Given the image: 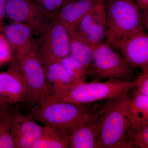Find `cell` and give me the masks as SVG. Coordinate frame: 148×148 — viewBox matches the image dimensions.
Segmentation results:
<instances>
[{
  "label": "cell",
  "mask_w": 148,
  "mask_h": 148,
  "mask_svg": "<svg viewBox=\"0 0 148 148\" xmlns=\"http://www.w3.org/2000/svg\"><path fill=\"white\" fill-rule=\"evenodd\" d=\"M129 93L106 100L96 121L97 148H113L122 140L130 125Z\"/></svg>",
  "instance_id": "1"
},
{
  "label": "cell",
  "mask_w": 148,
  "mask_h": 148,
  "mask_svg": "<svg viewBox=\"0 0 148 148\" xmlns=\"http://www.w3.org/2000/svg\"><path fill=\"white\" fill-rule=\"evenodd\" d=\"M87 105L61 102L48 98L32 107L28 115L44 125L53 126L70 135L73 127L92 114Z\"/></svg>",
  "instance_id": "2"
},
{
  "label": "cell",
  "mask_w": 148,
  "mask_h": 148,
  "mask_svg": "<svg viewBox=\"0 0 148 148\" xmlns=\"http://www.w3.org/2000/svg\"><path fill=\"white\" fill-rule=\"evenodd\" d=\"M103 4L107 19L106 40L110 44L145 27L141 10L135 0H107Z\"/></svg>",
  "instance_id": "3"
},
{
  "label": "cell",
  "mask_w": 148,
  "mask_h": 148,
  "mask_svg": "<svg viewBox=\"0 0 148 148\" xmlns=\"http://www.w3.org/2000/svg\"><path fill=\"white\" fill-rule=\"evenodd\" d=\"M137 86L136 78L132 81L108 80L75 85L64 92L51 96L55 101L88 104L103 100L121 97Z\"/></svg>",
  "instance_id": "4"
},
{
  "label": "cell",
  "mask_w": 148,
  "mask_h": 148,
  "mask_svg": "<svg viewBox=\"0 0 148 148\" xmlns=\"http://www.w3.org/2000/svg\"><path fill=\"white\" fill-rule=\"evenodd\" d=\"M135 70L118 51L106 41L93 50L89 76L92 82L103 80L132 81L137 77Z\"/></svg>",
  "instance_id": "5"
},
{
  "label": "cell",
  "mask_w": 148,
  "mask_h": 148,
  "mask_svg": "<svg viewBox=\"0 0 148 148\" xmlns=\"http://www.w3.org/2000/svg\"><path fill=\"white\" fill-rule=\"evenodd\" d=\"M34 51L44 68L70 55L69 32L56 16L40 34Z\"/></svg>",
  "instance_id": "6"
},
{
  "label": "cell",
  "mask_w": 148,
  "mask_h": 148,
  "mask_svg": "<svg viewBox=\"0 0 148 148\" xmlns=\"http://www.w3.org/2000/svg\"><path fill=\"white\" fill-rule=\"evenodd\" d=\"M15 60L27 86V98L25 102L33 107L50 97L44 68L37 57L34 49Z\"/></svg>",
  "instance_id": "7"
},
{
  "label": "cell",
  "mask_w": 148,
  "mask_h": 148,
  "mask_svg": "<svg viewBox=\"0 0 148 148\" xmlns=\"http://www.w3.org/2000/svg\"><path fill=\"white\" fill-rule=\"evenodd\" d=\"M6 16L39 34L56 16L34 0H6Z\"/></svg>",
  "instance_id": "8"
},
{
  "label": "cell",
  "mask_w": 148,
  "mask_h": 148,
  "mask_svg": "<svg viewBox=\"0 0 148 148\" xmlns=\"http://www.w3.org/2000/svg\"><path fill=\"white\" fill-rule=\"evenodd\" d=\"M110 45L133 68L148 71V34L145 27Z\"/></svg>",
  "instance_id": "9"
},
{
  "label": "cell",
  "mask_w": 148,
  "mask_h": 148,
  "mask_svg": "<svg viewBox=\"0 0 148 148\" xmlns=\"http://www.w3.org/2000/svg\"><path fill=\"white\" fill-rule=\"evenodd\" d=\"M26 83L16 64L7 72H0V105H13L25 102Z\"/></svg>",
  "instance_id": "10"
},
{
  "label": "cell",
  "mask_w": 148,
  "mask_h": 148,
  "mask_svg": "<svg viewBox=\"0 0 148 148\" xmlns=\"http://www.w3.org/2000/svg\"><path fill=\"white\" fill-rule=\"evenodd\" d=\"M11 112L12 132L15 148H33L41 135L43 125L28 114L17 110Z\"/></svg>",
  "instance_id": "11"
},
{
  "label": "cell",
  "mask_w": 148,
  "mask_h": 148,
  "mask_svg": "<svg viewBox=\"0 0 148 148\" xmlns=\"http://www.w3.org/2000/svg\"><path fill=\"white\" fill-rule=\"evenodd\" d=\"M9 43L16 60L34 50L36 40V33L25 24L12 22L4 25L2 32Z\"/></svg>",
  "instance_id": "12"
},
{
  "label": "cell",
  "mask_w": 148,
  "mask_h": 148,
  "mask_svg": "<svg viewBox=\"0 0 148 148\" xmlns=\"http://www.w3.org/2000/svg\"><path fill=\"white\" fill-rule=\"evenodd\" d=\"M103 1L101 0H66L56 16L67 30H73L88 12Z\"/></svg>",
  "instance_id": "13"
},
{
  "label": "cell",
  "mask_w": 148,
  "mask_h": 148,
  "mask_svg": "<svg viewBox=\"0 0 148 148\" xmlns=\"http://www.w3.org/2000/svg\"><path fill=\"white\" fill-rule=\"evenodd\" d=\"M101 109L80 122L70 132L69 148H97L96 123Z\"/></svg>",
  "instance_id": "14"
},
{
  "label": "cell",
  "mask_w": 148,
  "mask_h": 148,
  "mask_svg": "<svg viewBox=\"0 0 148 148\" xmlns=\"http://www.w3.org/2000/svg\"><path fill=\"white\" fill-rule=\"evenodd\" d=\"M44 68L51 96L64 92L77 84L60 62L52 63Z\"/></svg>",
  "instance_id": "15"
},
{
  "label": "cell",
  "mask_w": 148,
  "mask_h": 148,
  "mask_svg": "<svg viewBox=\"0 0 148 148\" xmlns=\"http://www.w3.org/2000/svg\"><path fill=\"white\" fill-rule=\"evenodd\" d=\"M68 31L70 38V55L84 66L89 76L93 58V49L76 30Z\"/></svg>",
  "instance_id": "16"
},
{
  "label": "cell",
  "mask_w": 148,
  "mask_h": 148,
  "mask_svg": "<svg viewBox=\"0 0 148 148\" xmlns=\"http://www.w3.org/2000/svg\"><path fill=\"white\" fill-rule=\"evenodd\" d=\"M70 134L56 127L43 125L42 133L33 148H69Z\"/></svg>",
  "instance_id": "17"
},
{
  "label": "cell",
  "mask_w": 148,
  "mask_h": 148,
  "mask_svg": "<svg viewBox=\"0 0 148 148\" xmlns=\"http://www.w3.org/2000/svg\"><path fill=\"white\" fill-rule=\"evenodd\" d=\"M128 118L131 125L148 123V96L135 91L130 97Z\"/></svg>",
  "instance_id": "18"
},
{
  "label": "cell",
  "mask_w": 148,
  "mask_h": 148,
  "mask_svg": "<svg viewBox=\"0 0 148 148\" xmlns=\"http://www.w3.org/2000/svg\"><path fill=\"white\" fill-rule=\"evenodd\" d=\"M121 140L126 148H148V123L135 125H129Z\"/></svg>",
  "instance_id": "19"
},
{
  "label": "cell",
  "mask_w": 148,
  "mask_h": 148,
  "mask_svg": "<svg viewBox=\"0 0 148 148\" xmlns=\"http://www.w3.org/2000/svg\"><path fill=\"white\" fill-rule=\"evenodd\" d=\"M107 34V19L105 11L91 24L84 38L94 50L104 42Z\"/></svg>",
  "instance_id": "20"
},
{
  "label": "cell",
  "mask_w": 148,
  "mask_h": 148,
  "mask_svg": "<svg viewBox=\"0 0 148 148\" xmlns=\"http://www.w3.org/2000/svg\"><path fill=\"white\" fill-rule=\"evenodd\" d=\"M8 106L0 108V148H15L12 132V112Z\"/></svg>",
  "instance_id": "21"
},
{
  "label": "cell",
  "mask_w": 148,
  "mask_h": 148,
  "mask_svg": "<svg viewBox=\"0 0 148 148\" xmlns=\"http://www.w3.org/2000/svg\"><path fill=\"white\" fill-rule=\"evenodd\" d=\"M60 62L69 75L77 84L86 82L88 77V73L79 61L69 55L64 57Z\"/></svg>",
  "instance_id": "22"
},
{
  "label": "cell",
  "mask_w": 148,
  "mask_h": 148,
  "mask_svg": "<svg viewBox=\"0 0 148 148\" xmlns=\"http://www.w3.org/2000/svg\"><path fill=\"white\" fill-rule=\"evenodd\" d=\"M13 52L9 43L3 33H0V66L12 61Z\"/></svg>",
  "instance_id": "23"
},
{
  "label": "cell",
  "mask_w": 148,
  "mask_h": 148,
  "mask_svg": "<svg viewBox=\"0 0 148 148\" xmlns=\"http://www.w3.org/2000/svg\"><path fill=\"white\" fill-rule=\"evenodd\" d=\"M48 12L56 16L66 0H34Z\"/></svg>",
  "instance_id": "24"
},
{
  "label": "cell",
  "mask_w": 148,
  "mask_h": 148,
  "mask_svg": "<svg viewBox=\"0 0 148 148\" xmlns=\"http://www.w3.org/2000/svg\"><path fill=\"white\" fill-rule=\"evenodd\" d=\"M136 79L137 89L135 92L148 96V71L139 74Z\"/></svg>",
  "instance_id": "25"
},
{
  "label": "cell",
  "mask_w": 148,
  "mask_h": 148,
  "mask_svg": "<svg viewBox=\"0 0 148 148\" xmlns=\"http://www.w3.org/2000/svg\"><path fill=\"white\" fill-rule=\"evenodd\" d=\"M6 16V0H0V33L4 26V21Z\"/></svg>",
  "instance_id": "26"
},
{
  "label": "cell",
  "mask_w": 148,
  "mask_h": 148,
  "mask_svg": "<svg viewBox=\"0 0 148 148\" xmlns=\"http://www.w3.org/2000/svg\"><path fill=\"white\" fill-rule=\"evenodd\" d=\"M141 11H148V0H135Z\"/></svg>",
  "instance_id": "27"
},
{
  "label": "cell",
  "mask_w": 148,
  "mask_h": 148,
  "mask_svg": "<svg viewBox=\"0 0 148 148\" xmlns=\"http://www.w3.org/2000/svg\"><path fill=\"white\" fill-rule=\"evenodd\" d=\"M1 108V105H0V108Z\"/></svg>",
  "instance_id": "28"
}]
</instances>
